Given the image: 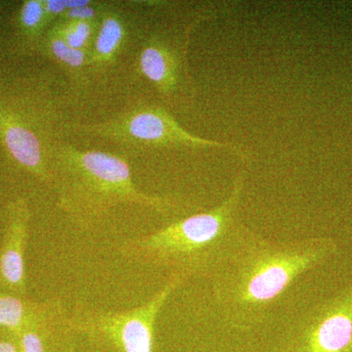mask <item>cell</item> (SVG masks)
I'll return each instance as SVG.
<instances>
[{
	"label": "cell",
	"mask_w": 352,
	"mask_h": 352,
	"mask_svg": "<svg viewBox=\"0 0 352 352\" xmlns=\"http://www.w3.org/2000/svg\"><path fill=\"white\" fill-rule=\"evenodd\" d=\"M129 38V25L124 13L106 3L99 19L98 29L88 52L90 78L108 71L117 62Z\"/></svg>",
	"instance_id": "cell-9"
},
{
	"label": "cell",
	"mask_w": 352,
	"mask_h": 352,
	"mask_svg": "<svg viewBox=\"0 0 352 352\" xmlns=\"http://www.w3.org/2000/svg\"><path fill=\"white\" fill-rule=\"evenodd\" d=\"M52 175L58 207L80 228H92L122 205L161 214L178 207L173 199L139 190L126 160L109 152L80 150L58 141L52 152Z\"/></svg>",
	"instance_id": "cell-2"
},
{
	"label": "cell",
	"mask_w": 352,
	"mask_h": 352,
	"mask_svg": "<svg viewBox=\"0 0 352 352\" xmlns=\"http://www.w3.org/2000/svg\"><path fill=\"white\" fill-rule=\"evenodd\" d=\"M63 309L59 300L34 302L0 291V328L14 336Z\"/></svg>",
	"instance_id": "cell-11"
},
{
	"label": "cell",
	"mask_w": 352,
	"mask_h": 352,
	"mask_svg": "<svg viewBox=\"0 0 352 352\" xmlns=\"http://www.w3.org/2000/svg\"><path fill=\"white\" fill-rule=\"evenodd\" d=\"M243 188L244 173H241L230 195L217 207L124 241L120 254L136 263L166 268L186 279L212 277L244 230L236 221Z\"/></svg>",
	"instance_id": "cell-3"
},
{
	"label": "cell",
	"mask_w": 352,
	"mask_h": 352,
	"mask_svg": "<svg viewBox=\"0 0 352 352\" xmlns=\"http://www.w3.org/2000/svg\"><path fill=\"white\" fill-rule=\"evenodd\" d=\"M18 23L23 36L31 43V46L38 48L43 34L50 29L43 0L25 1L21 7Z\"/></svg>",
	"instance_id": "cell-13"
},
{
	"label": "cell",
	"mask_w": 352,
	"mask_h": 352,
	"mask_svg": "<svg viewBox=\"0 0 352 352\" xmlns=\"http://www.w3.org/2000/svg\"><path fill=\"white\" fill-rule=\"evenodd\" d=\"M8 224L0 247V291L19 298L27 296L25 250L29 242V207L25 201L9 207Z\"/></svg>",
	"instance_id": "cell-8"
},
{
	"label": "cell",
	"mask_w": 352,
	"mask_h": 352,
	"mask_svg": "<svg viewBox=\"0 0 352 352\" xmlns=\"http://www.w3.org/2000/svg\"><path fill=\"white\" fill-rule=\"evenodd\" d=\"M64 131L104 139L129 150L222 148L245 157L237 146L193 135L163 106L145 100L132 102L117 115L102 122H66Z\"/></svg>",
	"instance_id": "cell-4"
},
{
	"label": "cell",
	"mask_w": 352,
	"mask_h": 352,
	"mask_svg": "<svg viewBox=\"0 0 352 352\" xmlns=\"http://www.w3.org/2000/svg\"><path fill=\"white\" fill-rule=\"evenodd\" d=\"M68 316L65 309L44 320L24 329L16 336L20 352H48L51 340L57 333L68 330Z\"/></svg>",
	"instance_id": "cell-12"
},
{
	"label": "cell",
	"mask_w": 352,
	"mask_h": 352,
	"mask_svg": "<svg viewBox=\"0 0 352 352\" xmlns=\"http://www.w3.org/2000/svg\"><path fill=\"white\" fill-rule=\"evenodd\" d=\"M337 252L338 244L331 238L275 242L243 230L212 275L220 314L235 327L258 323L298 277Z\"/></svg>",
	"instance_id": "cell-1"
},
{
	"label": "cell",
	"mask_w": 352,
	"mask_h": 352,
	"mask_svg": "<svg viewBox=\"0 0 352 352\" xmlns=\"http://www.w3.org/2000/svg\"><path fill=\"white\" fill-rule=\"evenodd\" d=\"M99 21L87 22V21H76V22H56L54 25L60 36L69 47L75 50L89 52L92 43L98 29Z\"/></svg>",
	"instance_id": "cell-14"
},
{
	"label": "cell",
	"mask_w": 352,
	"mask_h": 352,
	"mask_svg": "<svg viewBox=\"0 0 352 352\" xmlns=\"http://www.w3.org/2000/svg\"><path fill=\"white\" fill-rule=\"evenodd\" d=\"M185 280L182 274L171 273L170 280L147 302L127 311L76 310L67 320L69 331L111 344L119 352H153L157 315L173 292Z\"/></svg>",
	"instance_id": "cell-5"
},
{
	"label": "cell",
	"mask_w": 352,
	"mask_h": 352,
	"mask_svg": "<svg viewBox=\"0 0 352 352\" xmlns=\"http://www.w3.org/2000/svg\"><path fill=\"white\" fill-rule=\"evenodd\" d=\"M0 352H20L19 346L13 340L0 339Z\"/></svg>",
	"instance_id": "cell-16"
},
{
	"label": "cell",
	"mask_w": 352,
	"mask_h": 352,
	"mask_svg": "<svg viewBox=\"0 0 352 352\" xmlns=\"http://www.w3.org/2000/svg\"><path fill=\"white\" fill-rule=\"evenodd\" d=\"M187 45H177L162 34L146 38L138 58L136 71L164 101L171 102L188 87Z\"/></svg>",
	"instance_id": "cell-7"
},
{
	"label": "cell",
	"mask_w": 352,
	"mask_h": 352,
	"mask_svg": "<svg viewBox=\"0 0 352 352\" xmlns=\"http://www.w3.org/2000/svg\"><path fill=\"white\" fill-rule=\"evenodd\" d=\"M38 50L59 66L76 89L82 90L87 87L90 82L87 51L69 47L54 25L43 34Z\"/></svg>",
	"instance_id": "cell-10"
},
{
	"label": "cell",
	"mask_w": 352,
	"mask_h": 352,
	"mask_svg": "<svg viewBox=\"0 0 352 352\" xmlns=\"http://www.w3.org/2000/svg\"><path fill=\"white\" fill-rule=\"evenodd\" d=\"M106 3L104 2L92 1L87 6L78 7V8L69 9L57 22H76V21H87L94 22L99 21L101 14L103 12Z\"/></svg>",
	"instance_id": "cell-15"
},
{
	"label": "cell",
	"mask_w": 352,
	"mask_h": 352,
	"mask_svg": "<svg viewBox=\"0 0 352 352\" xmlns=\"http://www.w3.org/2000/svg\"><path fill=\"white\" fill-rule=\"evenodd\" d=\"M303 320L281 352H352V283Z\"/></svg>",
	"instance_id": "cell-6"
}]
</instances>
